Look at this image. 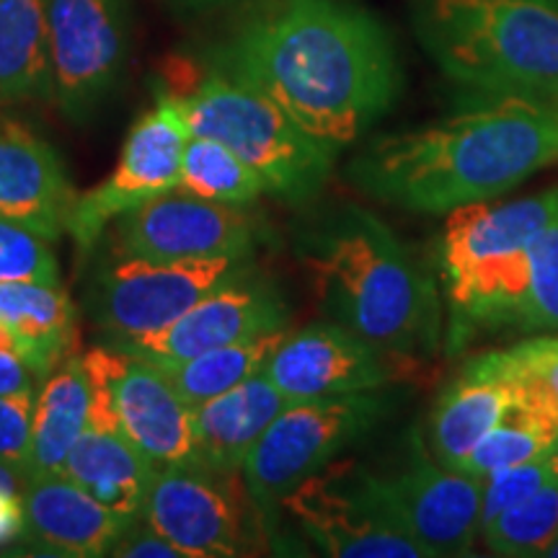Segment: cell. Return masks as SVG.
<instances>
[{
	"instance_id": "7",
	"label": "cell",
	"mask_w": 558,
	"mask_h": 558,
	"mask_svg": "<svg viewBox=\"0 0 558 558\" xmlns=\"http://www.w3.org/2000/svg\"><path fill=\"white\" fill-rule=\"evenodd\" d=\"M393 407L386 388L288 403L243 463L248 499L259 509L282 505L292 488L369 435Z\"/></svg>"
},
{
	"instance_id": "6",
	"label": "cell",
	"mask_w": 558,
	"mask_h": 558,
	"mask_svg": "<svg viewBox=\"0 0 558 558\" xmlns=\"http://www.w3.org/2000/svg\"><path fill=\"white\" fill-rule=\"evenodd\" d=\"M171 96L192 135L233 150L262 179L264 192L284 205H308L329 181L337 150L311 137L262 90L213 70L190 94Z\"/></svg>"
},
{
	"instance_id": "22",
	"label": "cell",
	"mask_w": 558,
	"mask_h": 558,
	"mask_svg": "<svg viewBox=\"0 0 558 558\" xmlns=\"http://www.w3.org/2000/svg\"><path fill=\"white\" fill-rule=\"evenodd\" d=\"M0 326L41 383L73 354L78 311L60 282H0Z\"/></svg>"
},
{
	"instance_id": "14",
	"label": "cell",
	"mask_w": 558,
	"mask_h": 558,
	"mask_svg": "<svg viewBox=\"0 0 558 558\" xmlns=\"http://www.w3.org/2000/svg\"><path fill=\"white\" fill-rule=\"evenodd\" d=\"M264 373L288 403H295L383 390L411 380L416 357L375 347L341 324L326 320L284 333Z\"/></svg>"
},
{
	"instance_id": "10",
	"label": "cell",
	"mask_w": 558,
	"mask_h": 558,
	"mask_svg": "<svg viewBox=\"0 0 558 558\" xmlns=\"http://www.w3.org/2000/svg\"><path fill=\"white\" fill-rule=\"evenodd\" d=\"M130 41V0H47L50 99L70 122H88L111 99Z\"/></svg>"
},
{
	"instance_id": "18",
	"label": "cell",
	"mask_w": 558,
	"mask_h": 558,
	"mask_svg": "<svg viewBox=\"0 0 558 558\" xmlns=\"http://www.w3.org/2000/svg\"><path fill=\"white\" fill-rule=\"evenodd\" d=\"M75 192L60 153L26 124L0 120V218L60 241L73 218Z\"/></svg>"
},
{
	"instance_id": "3",
	"label": "cell",
	"mask_w": 558,
	"mask_h": 558,
	"mask_svg": "<svg viewBox=\"0 0 558 558\" xmlns=\"http://www.w3.org/2000/svg\"><path fill=\"white\" fill-rule=\"evenodd\" d=\"M295 251L333 324L414 357L437 344L435 279L373 213L349 205L320 215Z\"/></svg>"
},
{
	"instance_id": "17",
	"label": "cell",
	"mask_w": 558,
	"mask_h": 558,
	"mask_svg": "<svg viewBox=\"0 0 558 558\" xmlns=\"http://www.w3.org/2000/svg\"><path fill=\"white\" fill-rule=\"evenodd\" d=\"M235 476L202 465H160L153 476L143 518L184 558H230L251 554Z\"/></svg>"
},
{
	"instance_id": "13",
	"label": "cell",
	"mask_w": 558,
	"mask_h": 558,
	"mask_svg": "<svg viewBox=\"0 0 558 558\" xmlns=\"http://www.w3.org/2000/svg\"><path fill=\"white\" fill-rule=\"evenodd\" d=\"M192 130L171 94H160L156 107L143 111L132 124L117 169L99 186L75 202L68 233L81 256L99 246L107 228L158 194L179 190L181 158Z\"/></svg>"
},
{
	"instance_id": "32",
	"label": "cell",
	"mask_w": 558,
	"mask_h": 558,
	"mask_svg": "<svg viewBox=\"0 0 558 558\" xmlns=\"http://www.w3.org/2000/svg\"><path fill=\"white\" fill-rule=\"evenodd\" d=\"M0 282H60L52 241L21 222L0 218Z\"/></svg>"
},
{
	"instance_id": "1",
	"label": "cell",
	"mask_w": 558,
	"mask_h": 558,
	"mask_svg": "<svg viewBox=\"0 0 558 558\" xmlns=\"http://www.w3.org/2000/svg\"><path fill=\"white\" fill-rule=\"evenodd\" d=\"M215 70L262 90L337 153L378 124L403 88L393 37L354 0H269L215 52Z\"/></svg>"
},
{
	"instance_id": "25",
	"label": "cell",
	"mask_w": 558,
	"mask_h": 558,
	"mask_svg": "<svg viewBox=\"0 0 558 558\" xmlns=\"http://www.w3.org/2000/svg\"><path fill=\"white\" fill-rule=\"evenodd\" d=\"M50 96L47 0H0V107Z\"/></svg>"
},
{
	"instance_id": "2",
	"label": "cell",
	"mask_w": 558,
	"mask_h": 558,
	"mask_svg": "<svg viewBox=\"0 0 558 558\" xmlns=\"http://www.w3.org/2000/svg\"><path fill=\"white\" fill-rule=\"evenodd\" d=\"M558 163V104L478 96L473 107L369 143L347 177L383 205L418 215L505 197Z\"/></svg>"
},
{
	"instance_id": "35",
	"label": "cell",
	"mask_w": 558,
	"mask_h": 558,
	"mask_svg": "<svg viewBox=\"0 0 558 558\" xmlns=\"http://www.w3.org/2000/svg\"><path fill=\"white\" fill-rule=\"evenodd\" d=\"M117 558H184L181 550L173 546L171 541H166L156 527L150 525L145 518L132 520L128 527L122 530V535L111 546V554Z\"/></svg>"
},
{
	"instance_id": "33",
	"label": "cell",
	"mask_w": 558,
	"mask_h": 558,
	"mask_svg": "<svg viewBox=\"0 0 558 558\" xmlns=\"http://www.w3.org/2000/svg\"><path fill=\"white\" fill-rule=\"evenodd\" d=\"M558 484V448L546 456L527 460V463L509 465L492 473L484 481V499H481V527L494 520L505 509L520 505L522 499L533 497L535 492Z\"/></svg>"
},
{
	"instance_id": "11",
	"label": "cell",
	"mask_w": 558,
	"mask_h": 558,
	"mask_svg": "<svg viewBox=\"0 0 558 558\" xmlns=\"http://www.w3.org/2000/svg\"><path fill=\"white\" fill-rule=\"evenodd\" d=\"M248 264L241 256L160 264L109 254L90 277L86 311L104 341L143 337L171 326Z\"/></svg>"
},
{
	"instance_id": "20",
	"label": "cell",
	"mask_w": 558,
	"mask_h": 558,
	"mask_svg": "<svg viewBox=\"0 0 558 558\" xmlns=\"http://www.w3.org/2000/svg\"><path fill=\"white\" fill-rule=\"evenodd\" d=\"M26 541L68 558L109 556L132 520L120 518L62 473L29 476L24 484Z\"/></svg>"
},
{
	"instance_id": "23",
	"label": "cell",
	"mask_w": 558,
	"mask_h": 558,
	"mask_svg": "<svg viewBox=\"0 0 558 558\" xmlns=\"http://www.w3.org/2000/svg\"><path fill=\"white\" fill-rule=\"evenodd\" d=\"M62 476L124 520L143 518L156 465L122 432L86 427L65 460Z\"/></svg>"
},
{
	"instance_id": "9",
	"label": "cell",
	"mask_w": 558,
	"mask_h": 558,
	"mask_svg": "<svg viewBox=\"0 0 558 558\" xmlns=\"http://www.w3.org/2000/svg\"><path fill=\"white\" fill-rule=\"evenodd\" d=\"M292 520L337 558H427L401 525L378 473L354 460H333L282 499Z\"/></svg>"
},
{
	"instance_id": "28",
	"label": "cell",
	"mask_w": 558,
	"mask_h": 558,
	"mask_svg": "<svg viewBox=\"0 0 558 558\" xmlns=\"http://www.w3.org/2000/svg\"><path fill=\"white\" fill-rule=\"evenodd\" d=\"M179 190L220 205L246 207L264 194L262 179L213 137L192 135L181 158Z\"/></svg>"
},
{
	"instance_id": "38",
	"label": "cell",
	"mask_w": 558,
	"mask_h": 558,
	"mask_svg": "<svg viewBox=\"0 0 558 558\" xmlns=\"http://www.w3.org/2000/svg\"><path fill=\"white\" fill-rule=\"evenodd\" d=\"M173 3L186 5V9H207V5L215 3H226V0H173Z\"/></svg>"
},
{
	"instance_id": "8",
	"label": "cell",
	"mask_w": 558,
	"mask_h": 558,
	"mask_svg": "<svg viewBox=\"0 0 558 558\" xmlns=\"http://www.w3.org/2000/svg\"><path fill=\"white\" fill-rule=\"evenodd\" d=\"M83 365L90 388V427L122 432L156 469L197 465L194 407L156 362L101 344L83 354Z\"/></svg>"
},
{
	"instance_id": "37",
	"label": "cell",
	"mask_w": 558,
	"mask_h": 558,
	"mask_svg": "<svg viewBox=\"0 0 558 558\" xmlns=\"http://www.w3.org/2000/svg\"><path fill=\"white\" fill-rule=\"evenodd\" d=\"M34 373L24 365V360L19 354H13L11 349L0 347V396H16V393H32Z\"/></svg>"
},
{
	"instance_id": "15",
	"label": "cell",
	"mask_w": 558,
	"mask_h": 558,
	"mask_svg": "<svg viewBox=\"0 0 558 558\" xmlns=\"http://www.w3.org/2000/svg\"><path fill=\"white\" fill-rule=\"evenodd\" d=\"M290 308L271 279L256 275L254 264L207 292L197 305L166 329L143 337L111 339L107 347L148 362H181L209 349L288 329Z\"/></svg>"
},
{
	"instance_id": "27",
	"label": "cell",
	"mask_w": 558,
	"mask_h": 558,
	"mask_svg": "<svg viewBox=\"0 0 558 558\" xmlns=\"http://www.w3.org/2000/svg\"><path fill=\"white\" fill-rule=\"evenodd\" d=\"M554 448H558V414L520 396L497 427L476 445L460 471L486 481L492 473L527 463Z\"/></svg>"
},
{
	"instance_id": "21",
	"label": "cell",
	"mask_w": 558,
	"mask_h": 558,
	"mask_svg": "<svg viewBox=\"0 0 558 558\" xmlns=\"http://www.w3.org/2000/svg\"><path fill=\"white\" fill-rule=\"evenodd\" d=\"M284 407L288 399L279 393L264 369L226 393L194 407L197 465L226 476H239L248 452Z\"/></svg>"
},
{
	"instance_id": "24",
	"label": "cell",
	"mask_w": 558,
	"mask_h": 558,
	"mask_svg": "<svg viewBox=\"0 0 558 558\" xmlns=\"http://www.w3.org/2000/svg\"><path fill=\"white\" fill-rule=\"evenodd\" d=\"M90 388L81 354L65 362L41 380L32 416V465L29 476L62 473L65 460L88 427Z\"/></svg>"
},
{
	"instance_id": "19",
	"label": "cell",
	"mask_w": 558,
	"mask_h": 558,
	"mask_svg": "<svg viewBox=\"0 0 558 558\" xmlns=\"http://www.w3.org/2000/svg\"><path fill=\"white\" fill-rule=\"evenodd\" d=\"M518 399V383L499 349L469 360L437 396L429 414V452L442 465L460 471Z\"/></svg>"
},
{
	"instance_id": "30",
	"label": "cell",
	"mask_w": 558,
	"mask_h": 558,
	"mask_svg": "<svg viewBox=\"0 0 558 558\" xmlns=\"http://www.w3.org/2000/svg\"><path fill=\"white\" fill-rule=\"evenodd\" d=\"M512 326L522 331L558 333V215L530 248L527 290Z\"/></svg>"
},
{
	"instance_id": "5",
	"label": "cell",
	"mask_w": 558,
	"mask_h": 558,
	"mask_svg": "<svg viewBox=\"0 0 558 558\" xmlns=\"http://www.w3.org/2000/svg\"><path fill=\"white\" fill-rule=\"evenodd\" d=\"M556 215L558 186L448 213L439 239V277L452 341H463L481 326L514 324L527 290L530 248Z\"/></svg>"
},
{
	"instance_id": "12",
	"label": "cell",
	"mask_w": 558,
	"mask_h": 558,
	"mask_svg": "<svg viewBox=\"0 0 558 558\" xmlns=\"http://www.w3.org/2000/svg\"><path fill=\"white\" fill-rule=\"evenodd\" d=\"M111 254L143 262L251 259L259 228L243 207L194 197L184 190L158 194L117 218L104 233Z\"/></svg>"
},
{
	"instance_id": "36",
	"label": "cell",
	"mask_w": 558,
	"mask_h": 558,
	"mask_svg": "<svg viewBox=\"0 0 558 558\" xmlns=\"http://www.w3.org/2000/svg\"><path fill=\"white\" fill-rule=\"evenodd\" d=\"M24 488L0 486V548L16 546L26 541V514H24Z\"/></svg>"
},
{
	"instance_id": "31",
	"label": "cell",
	"mask_w": 558,
	"mask_h": 558,
	"mask_svg": "<svg viewBox=\"0 0 558 558\" xmlns=\"http://www.w3.org/2000/svg\"><path fill=\"white\" fill-rule=\"evenodd\" d=\"M525 401L558 414V333H538L520 344L499 349Z\"/></svg>"
},
{
	"instance_id": "39",
	"label": "cell",
	"mask_w": 558,
	"mask_h": 558,
	"mask_svg": "<svg viewBox=\"0 0 558 558\" xmlns=\"http://www.w3.org/2000/svg\"><path fill=\"white\" fill-rule=\"evenodd\" d=\"M546 558H558V541L554 543V546L548 548V554H546Z\"/></svg>"
},
{
	"instance_id": "26",
	"label": "cell",
	"mask_w": 558,
	"mask_h": 558,
	"mask_svg": "<svg viewBox=\"0 0 558 558\" xmlns=\"http://www.w3.org/2000/svg\"><path fill=\"white\" fill-rule=\"evenodd\" d=\"M288 331L290 329L271 331L256 339L209 349V352H202L197 357L181 362H156V365L163 369L166 378L184 396L186 403L199 407V403L215 399V396L226 393V390L235 388L239 383L248 380L251 375L262 373Z\"/></svg>"
},
{
	"instance_id": "34",
	"label": "cell",
	"mask_w": 558,
	"mask_h": 558,
	"mask_svg": "<svg viewBox=\"0 0 558 558\" xmlns=\"http://www.w3.org/2000/svg\"><path fill=\"white\" fill-rule=\"evenodd\" d=\"M32 393L0 396V465L19 471L29 478L32 465V416H34Z\"/></svg>"
},
{
	"instance_id": "16",
	"label": "cell",
	"mask_w": 558,
	"mask_h": 558,
	"mask_svg": "<svg viewBox=\"0 0 558 558\" xmlns=\"http://www.w3.org/2000/svg\"><path fill=\"white\" fill-rule=\"evenodd\" d=\"M380 486L424 556H473L481 535L484 481L442 465L414 437L409 463L390 476H380Z\"/></svg>"
},
{
	"instance_id": "29",
	"label": "cell",
	"mask_w": 558,
	"mask_h": 558,
	"mask_svg": "<svg viewBox=\"0 0 558 558\" xmlns=\"http://www.w3.org/2000/svg\"><path fill=\"white\" fill-rule=\"evenodd\" d=\"M481 538L494 556L546 558L558 541V484L541 488L488 520L481 527Z\"/></svg>"
},
{
	"instance_id": "4",
	"label": "cell",
	"mask_w": 558,
	"mask_h": 558,
	"mask_svg": "<svg viewBox=\"0 0 558 558\" xmlns=\"http://www.w3.org/2000/svg\"><path fill=\"white\" fill-rule=\"evenodd\" d=\"M427 58L476 96L558 104V0H411Z\"/></svg>"
}]
</instances>
